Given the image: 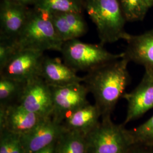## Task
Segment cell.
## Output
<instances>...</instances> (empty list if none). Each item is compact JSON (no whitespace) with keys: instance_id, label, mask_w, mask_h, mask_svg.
I'll list each match as a JSON object with an SVG mask.
<instances>
[{"instance_id":"cell-17","label":"cell","mask_w":153,"mask_h":153,"mask_svg":"<svg viewBox=\"0 0 153 153\" xmlns=\"http://www.w3.org/2000/svg\"><path fill=\"white\" fill-rule=\"evenodd\" d=\"M55 153H88L86 137L64 129L55 143Z\"/></svg>"},{"instance_id":"cell-3","label":"cell","mask_w":153,"mask_h":153,"mask_svg":"<svg viewBox=\"0 0 153 153\" xmlns=\"http://www.w3.org/2000/svg\"><path fill=\"white\" fill-rule=\"evenodd\" d=\"M85 10L97 27L100 44L125 39L126 21L119 0H85Z\"/></svg>"},{"instance_id":"cell-12","label":"cell","mask_w":153,"mask_h":153,"mask_svg":"<svg viewBox=\"0 0 153 153\" xmlns=\"http://www.w3.org/2000/svg\"><path fill=\"white\" fill-rule=\"evenodd\" d=\"M64 128L52 117L44 118L31 131L21 136L26 153L36 152L54 143Z\"/></svg>"},{"instance_id":"cell-1","label":"cell","mask_w":153,"mask_h":153,"mask_svg":"<svg viewBox=\"0 0 153 153\" xmlns=\"http://www.w3.org/2000/svg\"><path fill=\"white\" fill-rule=\"evenodd\" d=\"M129 61L124 56L95 68L83 77V83L95 99L101 118L111 117L118 101L131 81Z\"/></svg>"},{"instance_id":"cell-16","label":"cell","mask_w":153,"mask_h":153,"mask_svg":"<svg viewBox=\"0 0 153 153\" xmlns=\"http://www.w3.org/2000/svg\"><path fill=\"white\" fill-rule=\"evenodd\" d=\"M100 118L97 105L88 103L67 115L61 124L65 130L76 131L86 137L98 125Z\"/></svg>"},{"instance_id":"cell-5","label":"cell","mask_w":153,"mask_h":153,"mask_svg":"<svg viewBox=\"0 0 153 153\" xmlns=\"http://www.w3.org/2000/svg\"><path fill=\"white\" fill-rule=\"evenodd\" d=\"M86 140L88 153H128L133 144L129 129L115 124L111 117L101 118Z\"/></svg>"},{"instance_id":"cell-7","label":"cell","mask_w":153,"mask_h":153,"mask_svg":"<svg viewBox=\"0 0 153 153\" xmlns=\"http://www.w3.org/2000/svg\"><path fill=\"white\" fill-rule=\"evenodd\" d=\"M19 104L43 117H51L53 103L51 86L39 76L30 78L26 83Z\"/></svg>"},{"instance_id":"cell-6","label":"cell","mask_w":153,"mask_h":153,"mask_svg":"<svg viewBox=\"0 0 153 153\" xmlns=\"http://www.w3.org/2000/svg\"><path fill=\"white\" fill-rule=\"evenodd\" d=\"M53 103L52 118L62 124L67 115L72 111L89 103V93L83 83H76L63 86H51Z\"/></svg>"},{"instance_id":"cell-24","label":"cell","mask_w":153,"mask_h":153,"mask_svg":"<svg viewBox=\"0 0 153 153\" xmlns=\"http://www.w3.org/2000/svg\"><path fill=\"white\" fill-rule=\"evenodd\" d=\"M128 153H153V145L134 143Z\"/></svg>"},{"instance_id":"cell-14","label":"cell","mask_w":153,"mask_h":153,"mask_svg":"<svg viewBox=\"0 0 153 153\" xmlns=\"http://www.w3.org/2000/svg\"><path fill=\"white\" fill-rule=\"evenodd\" d=\"M39 76L50 86H63L76 83H83V77L78 76L71 68L59 59L44 56Z\"/></svg>"},{"instance_id":"cell-27","label":"cell","mask_w":153,"mask_h":153,"mask_svg":"<svg viewBox=\"0 0 153 153\" xmlns=\"http://www.w3.org/2000/svg\"><path fill=\"white\" fill-rule=\"evenodd\" d=\"M145 1L149 8L153 7V0H145Z\"/></svg>"},{"instance_id":"cell-13","label":"cell","mask_w":153,"mask_h":153,"mask_svg":"<svg viewBox=\"0 0 153 153\" xmlns=\"http://www.w3.org/2000/svg\"><path fill=\"white\" fill-rule=\"evenodd\" d=\"M124 56L129 62L153 69V28L138 35L128 33Z\"/></svg>"},{"instance_id":"cell-20","label":"cell","mask_w":153,"mask_h":153,"mask_svg":"<svg viewBox=\"0 0 153 153\" xmlns=\"http://www.w3.org/2000/svg\"><path fill=\"white\" fill-rule=\"evenodd\" d=\"M126 22L141 21L149 7L145 0H119Z\"/></svg>"},{"instance_id":"cell-26","label":"cell","mask_w":153,"mask_h":153,"mask_svg":"<svg viewBox=\"0 0 153 153\" xmlns=\"http://www.w3.org/2000/svg\"><path fill=\"white\" fill-rule=\"evenodd\" d=\"M10 1L28 6L30 5H34L36 0H10Z\"/></svg>"},{"instance_id":"cell-10","label":"cell","mask_w":153,"mask_h":153,"mask_svg":"<svg viewBox=\"0 0 153 153\" xmlns=\"http://www.w3.org/2000/svg\"><path fill=\"white\" fill-rule=\"evenodd\" d=\"M44 118L19 103L0 106V130L5 129L21 136L31 131Z\"/></svg>"},{"instance_id":"cell-2","label":"cell","mask_w":153,"mask_h":153,"mask_svg":"<svg viewBox=\"0 0 153 153\" xmlns=\"http://www.w3.org/2000/svg\"><path fill=\"white\" fill-rule=\"evenodd\" d=\"M15 43L19 50L60 52L64 42L56 32L49 14L33 7L29 9L27 21Z\"/></svg>"},{"instance_id":"cell-18","label":"cell","mask_w":153,"mask_h":153,"mask_svg":"<svg viewBox=\"0 0 153 153\" xmlns=\"http://www.w3.org/2000/svg\"><path fill=\"white\" fill-rule=\"evenodd\" d=\"M33 7L49 14L83 13L85 10V0H36Z\"/></svg>"},{"instance_id":"cell-21","label":"cell","mask_w":153,"mask_h":153,"mask_svg":"<svg viewBox=\"0 0 153 153\" xmlns=\"http://www.w3.org/2000/svg\"><path fill=\"white\" fill-rule=\"evenodd\" d=\"M0 153H26L21 136L5 129L0 130Z\"/></svg>"},{"instance_id":"cell-8","label":"cell","mask_w":153,"mask_h":153,"mask_svg":"<svg viewBox=\"0 0 153 153\" xmlns=\"http://www.w3.org/2000/svg\"><path fill=\"white\" fill-rule=\"evenodd\" d=\"M123 98L128 103L124 126L153 108V69H145L142 79L136 88L130 93H125Z\"/></svg>"},{"instance_id":"cell-9","label":"cell","mask_w":153,"mask_h":153,"mask_svg":"<svg viewBox=\"0 0 153 153\" xmlns=\"http://www.w3.org/2000/svg\"><path fill=\"white\" fill-rule=\"evenodd\" d=\"M44 52L28 50H19L0 71V76L27 82L33 76H39Z\"/></svg>"},{"instance_id":"cell-11","label":"cell","mask_w":153,"mask_h":153,"mask_svg":"<svg viewBox=\"0 0 153 153\" xmlns=\"http://www.w3.org/2000/svg\"><path fill=\"white\" fill-rule=\"evenodd\" d=\"M29 9L10 0L1 1L0 39L16 40L27 21Z\"/></svg>"},{"instance_id":"cell-19","label":"cell","mask_w":153,"mask_h":153,"mask_svg":"<svg viewBox=\"0 0 153 153\" xmlns=\"http://www.w3.org/2000/svg\"><path fill=\"white\" fill-rule=\"evenodd\" d=\"M26 83L0 76V106L19 103Z\"/></svg>"},{"instance_id":"cell-23","label":"cell","mask_w":153,"mask_h":153,"mask_svg":"<svg viewBox=\"0 0 153 153\" xmlns=\"http://www.w3.org/2000/svg\"><path fill=\"white\" fill-rule=\"evenodd\" d=\"M19 51L15 42L0 39V71Z\"/></svg>"},{"instance_id":"cell-15","label":"cell","mask_w":153,"mask_h":153,"mask_svg":"<svg viewBox=\"0 0 153 153\" xmlns=\"http://www.w3.org/2000/svg\"><path fill=\"white\" fill-rule=\"evenodd\" d=\"M49 14L56 32L64 43L78 39L88 32V25L82 13L65 12Z\"/></svg>"},{"instance_id":"cell-4","label":"cell","mask_w":153,"mask_h":153,"mask_svg":"<svg viewBox=\"0 0 153 153\" xmlns=\"http://www.w3.org/2000/svg\"><path fill=\"white\" fill-rule=\"evenodd\" d=\"M103 44L86 43L78 39L63 43L61 53L64 62L76 71H88L107 62L122 58L124 52L115 54Z\"/></svg>"},{"instance_id":"cell-22","label":"cell","mask_w":153,"mask_h":153,"mask_svg":"<svg viewBox=\"0 0 153 153\" xmlns=\"http://www.w3.org/2000/svg\"><path fill=\"white\" fill-rule=\"evenodd\" d=\"M133 143L153 145V115L144 123L133 129H129Z\"/></svg>"},{"instance_id":"cell-25","label":"cell","mask_w":153,"mask_h":153,"mask_svg":"<svg viewBox=\"0 0 153 153\" xmlns=\"http://www.w3.org/2000/svg\"><path fill=\"white\" fill-rule=\"evenodd\" d=\"M56 142L47 148H44L41 150L33 153H55V143Z\"/></svg>"}]
</instances>
